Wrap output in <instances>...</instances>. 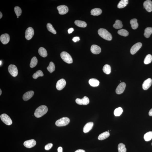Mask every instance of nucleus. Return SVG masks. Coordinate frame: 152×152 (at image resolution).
<instances>
[{
    "label": "nucleus",
    "instance_id": "nucleus-17",
    "mask_svg": "<svg viewBox=\"0 0 152 152\" xmlns=\"http://www.w3.org/2000/svg\"><path fill=\"white\" fill-rule=\"evenodd\" d=\"M91 50L92 53L94 54H98L101 52V49L98 46L93 45L91 47Z\"/></svg>",
    "mask_w": 152,
    "mask_h": 152
},
{
    "label": "nucleus",
    "instance_id": "nucleus-6",
    "mask_svg": "<svg viewBox=\"0 0 152 152\" xmlns=\"http://www.w3.org/2000/svg\"><path fill=\"white\" fill-rule=\"evenodd\" d=\"M8 70L10 74L13 76L15 77L17 76L18 70L16 65L12 64L9 65Z\"/></svg>",
    "mask_w": 152,
    "mask_h": 152
},
{
    "label": "nucleus",
    "instance_id": "nucleus-8",
    "mask_svg": "<svg viewBox=\"0 0 152 152\" xmlns=\"http://www.w3.org/2000/svg\"><path fill=\"white\" fill-rule=\"evenodd\" d=\"M76 102L78 105H86L89 103L90 101L89 98L85 96L82 99H76Z\"/></svg>",
    "mask_w": 152,
    "mask_h": 152
},
{
    "label": "nucleus",
    "instance_id": "nucleus-24",
    "mask_svg": "<svg viewBox=\"0 0 152 152\" xmlns=\"http://www.w3.org/2000/svg\"><path fill=\"white\" fill-rule=\"evenodd\" d=\"M74 23L77 26L80 27L85 28L87 26V23L83 21L76 20L75 21Z\"/></svg>",
    "mask_w": 152,
    "mask_h": 152
},
{
    "label": "nucleus",
    "instance_id": "nucleus-50",
    "mask_svg": "<svg viewBox=\"0 0 152 152\" xmlns=\"http://www.w3.org/2000/svg\"><path fill=\"white\" fill-rule=\"evenodd\" d=\"M108 132H109V131H108Z\"/></svg>",
    "mask_w": 152,
    "mask_h": 152
},
{
    "label": "nucleus",
    "instance_id": "nucleus-49",
    "mask_svg": "<svg viewBox=\"0 0 152 152\" xmlns=\"http://www.w3.org/2000/svg\"><path fill=\"white\" fill-rule=\"evenodd\" d=\"M17 18H19V17H18V16H17Z\"/></svg>",
    "mask_w": 152,
    "mask_h": 152
},
{
    "label": "nucleus",
    "instance_id": "nucleus-33",
    "mask_svg": "<svg viewBox=\"0 0 152 152\" xmlns=\"http://www.w3.org/2000/svg\"><path fill=\"white\" fill-rule=\"evenodd\" d=\"M55 67L54 63L52 62H51L47 69L49 72L52 73L55 71Z\"/></svg>",
    "mask_w": 152,
    "mask_h": 152
},
{
    "label": "nucleus",
    "instance_id": "nucleus-20",
    "mask_svg": "<svg viewBox=\"0 0 152 152\" xmlns=\"http://www.w3.org/2000/svg\"><path fill=\"white\" fill-rule=\"evenodd\" d=\"M89 83L91 86L96 87L99 85L100 82L96 79L92 78L89 80Z\"/></svg>",
    "mask_w": 152,
    "mask_h": 152
},
{
    "label": "nucleus",
    "instance_id": "nucleus-38",
    "mask_svg": "<svg viewBox=\"0 0 152 152\" xmlns=\"http://www.w3.org/2000/svg\"><path fill=\"white\" fill-rule=\"evenodd\" d=\"M118 33L120 35L124 36H127L129 34V32L124 29H121L118 31Z\"/></svg>",
    "mask_w": 152,
    "mask_h": 152
},
{
    "label": "nucleus",
    "instance_id": "nucleus-40",
    "mask_svg": "<svg viewBox=\"0 0 152 152\" xmlns=\"http://www.w3.org/2000/svg\"><path fill=\"white\" fill-rule=\"evenodd\" d=\"M53 146V144L52 143H49L45 145V150L48 151L50 149L52 148Z\"/></svg>",
    "mask_w": 152,
    "mask_h": 152
},
{
    "label": "nucleus",
    "instance_id": "nucleus-9",
    "mask_svg": "<svg viewBox=\"0 0 152 152\" xmlns=\"http://www.w3.org/2000/svg\"><path fill=\"white\" fill-rule=\"evenodd\" d=\"M66 84L65 80L63 79L58 80L56 85V89L59 91L62 90L65 86Z\"/></svg>",
    "mask_w": 152,
    "mask_h": 152
},
{
    "label": "nucleus",
    "instance_id": "nucleus-3",
    "mask_svg": "<svg viewBox=\"0 0 152 152\" xmlns=\"http://www.w3.org/2000/svg\"><path fill=\"white\" fill-rule=\"evenodd\" d=\"M70 122L69 119L67 117H64L57 121L56 125L58 127H63L68 124Z\"/></svg>",
    "mask_w": 152,
    "mask_h": 152
},
{
    "label": "nucleus",
    "instance_id": "nucleus-29",
    "mask_svg": "<svg viewBox=\"0 0 152 152\" xmlns=\"http://www.w3.org/2000/svg\"><path fill=\"white\" fill-rule=\"evenodd\" d=\"M144 138L146 142L151 140L152 139V132L150 131L146 133L144 135Z\"/></svg>",
    "mask_w": 152,
    "mask_h": 152
},
{
    "label": "nucleus",
    "instance_id": "nucleus-31",
    "mask_svg": "<svg viewBox=\"0 0 152 152\" xmlns=\"http://www.w3.org/2000/svg\"><path fill=\"white\" fill-rule=\"evenodd\" d=\"M118 150L119 152H127V149L125 147V145L122 143H120L118 144Z\"/></svg>",
    "mask_w": 152,
    "mask_h": 152
},
{
    "label": "nucleus",
    "instance_id": "nucleus-19",
    "mask_svg": "<svg viewBox=\"0 0 152 152\" xmlns=\"http://www.w3.org/2000/svg\"><path fill=\"white\" fill-rule=\"evenodd\" d=\"M94 123L92 122H89L86 124L83 128V131L85 133H87L92 129Z\"/></svg>",
    "mask_w": 152,
    "mask_h": 152
},
{
    "label": "nucleus",
    "instance_id": "nucleus-10",
    "mask_svg": "<svg viewBox=\"0 0 152 152\" xmlns=\"http://www.w3.org/2000/svg\"><path fill=\"white\" fill-rule=\"evenodd\" d=\"M142 46V44L140 42H138L135 44L132 47L130 52L133 55L138 52L140 50Z\"/></svg>",
    "mask_w": 152,
    "mask_h": 152
},
{
    "label": "nucleus",
    "instance_id": "nucleus-44",
    "mask_svg": "<svg viewBox=\"0 0 152 152\" xmlns=\"http://www.w3.org/2000/svg\"><path fill=\"white\" fill-rule=\"evenodd\" d=\"M75 152H85V151L83 150L79 149L77 150Z\"/></svg>",
    "mask_w": 152,
    "mask_h": 152
},
{
    "label": "nucleus",
    "instance_id": "nucleus-27",
    "mask_svg": "<svg viewBox=\"0 0 152 152\" xmlns=\"http://www.w3.org/2000/svg\"><path fill=\"white\" fill-rule=\"evenodd\" d=\"M137 20L133 19L131 20L130 23L131 26L132 28L133 29H135L138 28V24L137 22Z\"/></svg>",
    "mask_w": 152,
    "mask_h": 152
},
{
    "label": "nucleus",
    "instance_id": "nucleus-39",
    "mask_svg": "<svg viewBox=\"0 0 152 152\" xmlns=\"http://www.w3.org/2000/svg\"><path fill=\"white\" fill-rule=\"evenodd\" d=\"M14 11L17 16L19 17L22 13V10L20 7L18 6H16L14 7Z\"/></svg>",
    "mask_w": 152,
    "mask_h": 152
},
{
    "label": "nucleus",
    "instance_id": "nucleus-28",
    "mask_svg": "<svg viewBox=\"0 0 152 152\" xmlns=\"http://www.w3.org/2000/svg\"><path fill=\"white\" fill-rule=\"evenodd\" d=\"M113 27L116 29H118L122 28L123 27L122 21L120 20H117L115 21L114 24L113 25Z\"/></svg>",
    "mask_w": 152,
    "mask_h": 152
},
{
    "label": "nucleus",
    "instance_id": "nucleus-18",
    "mask_svg": "<svg viewBox=\"0 0 152 152\" xmlns=\"http://www.w3.org/2000/svg\"><path fill=\"white\" fill-rule=\"evenodd\" d=\"M34 92L33 91H27L23 95V99L25 101H27L31 98L33 96Z\"/></svg>",
    "mask_w": 152,
    "mask_h": 152
},
{
    "label": "nucleus",
    "instance_id": "nucleus-14",
    "mask_svg": "<svg viewBox=\"0 0 152 152\" xmlns=\"http://www.w3.org/2000/svg\"><path fill=\"white\" fill-rule=\"evenodd\" d=\"M10 37L8 34L5 33L2 35L0 37V40L3 44L6 45L10 41Z\"/></svg>",
    "mask_w": 152,
    "mask_h": 152
},
{
    "label": "nucleus",
    "instance_id": "nucleus-46",
    "mask_svg": "<svg viewBox=\"0 0 152 152\" xmlns=\"http://www.w3.org/2000/svg\"><path fill=\"white\" fill-rule=\"evenodd\" d=\"M2 17V13L0 12V18L1 19V18Z\"/></svg>",
    "mask_w": 152,
    "mask_h": 152
},
{
    "label": "nucleus",
    "instance_id": "nucleus-4",
    "mask_svg": "<svg viewBox=\"0 0 152 152\" xmlns=\"http://www.w3.org/2000/svg\"><path fill=\"white\" fill-rule=\"evenodd\" d=\"M61 57L64 61L67 63H72V59L68 53L66 52H62L60 54Z\"/></svg>",
    "mask_w": 152,
    "mask_h": 152
},
{
    "label": "nucleus",
    "instance_id": "nucleus-41",
    "mask_svg": "<svg viewBox=\"0 0 152 152\" xmlns=\"http://www.w3.org/2000/svg\"><path fill=\"white\" fill-rule=\"evenodd\" d=\"M80 40V37H75L73 38L72 39V41L75 42H76L77 41H78Z\"/></svg>",
    "mask_w": 152,
    "mask_h": 152
},
{
    "label": "nucleus",
    "instance_id": "nucleus-48",
    "mask_svg": "<svg viewBox=\"0 0 152 152\" xmlns=\"http://www.w3.org/2000/svg\"><path fill=\"white\" fill-rule=\"evenodd\" d=\"M0 66H1V65L2 64V61H0Z\"/></svg>",
    "mask_w": 152,
    "mask_h": 152
},
{
    "label": "nucleus",
    "instance_id": "nucleus-42",
    "mask_svg": "<svg viewBox=\"0 0 152 152\" xmlns=\"http://www.w3.org/2000/svg\"><path fill=\"white\" fill-rule=\"evenodd\" d=\"M74 31V29L73 28H71L68 29V32L69 34H71Z\"/></svg>",
    "mask_w": 152,
    "mask_h": 152
},
{
    "label": "nucleus",
    "instance_id": "nucleus-37",
    "mask_svg": "<svg viewBox=\"0 0 152 152\" xmlns=\"http://www.w3.org/2000/svg\"><path fill=\"white\" fill-rule=\"evenodd\" d=\"M47 29L50 32L54 34H56V30L51 24L50 23H47Z\"/></svg>",
    "mask_w": 152,
    "mask_h": 152
},
{
    "label": "nucleus",
    "instance_id": "nucleus-12",
    "mask_svg": "<svg viewBox=\"0 0 152 152\" xmlns=\"http://www.w3.org/2000/svg\"><path fill=\"white\" fill-rule=\"evenodd\" d=\"M126 86V84L124 82H122L119 84L116 89L117 94H122L124 92Z\"/></svg>",
    "mask_w": 152,
    "mask_h": 152
},
{
    "label": "nucleus",
    "instance_id": "nucleus-2",
    "mask_svg": "<svg viewBox=\"0 0 152 152\" xmlns=\"http://www.w3.org/2000/svg\"><path fill=\"white\" fill-rule=\"evenodd\" d=\"M98 33L99 35L104 39L111 41L112 39L111 34L105 29L101 28L99 29Z\"/></svg>",
    "mask_w": 152,
    "mask_h": 152
},
{
    "label": "nucleus",
    "instance_id": "nucleus-7",
    "mask_svg": "<svg viewBox=\"0 0 152 152\" xmlns=\"http://www.w3.org/2000/svg\"><path fill=\"white\" fill-rule=\"evenodd\" d=\"M34 34V29L31 27H29L25 32V37L27 40H30L32 39Z\"/></svg>",
    "mask_w": 152,
    "mask_h": 152
},
{
    "label": "nucleus",
    "instance_id": "nucleus-26",
    "mask_svg": "<svg viewBox=\"0 0 152 152\" xmlns=\"http://www.w3.org/2000/svg\"><path fill=\"white\" fill-rule=\"evenodd\" d=\"M152 33V27H147L144 30V35L146 38L150 37Z\"/></svg>",
    "mask_w": 152,
    "mask_h": 152
},
{
    "label": "nucleus",
    "instance_id": "nucleus-5",
    "mask_svg": "<svg viewBox=\"0 0 152 152\" xmlns=\"http://www.w3.org/2000/svg\"><path fill=\"white\" fill-rule=\"evenodd\" d=\"M0 118L2 121L7 125H10L12 123V121L10 116L5 113L1 115Z\"/></svg>",
    "mask_w": 152,
    "mask_h": 152
},
{
    "label": "nucleus",
    "instance_id": "nucleus-43",
    "mask_svg": "<svg viewBox=\"0 0 152 152\" xmlns=\"http://www.w3.org/2000/svg\"><path fill=\"white\" fill-rule=\"evenodd\" d=\"M58 152H63V148L61 147H59L58 149Z\"/></svg>",
    "mask_w": 152,
    "mask_h": 152
},
{
    "label": "nucleus",
    "instance_id": "nucleus-34",
    "mask_svg": "<svg viewBox=\"0 0 152 152\" xmlns=\"http://www.w3.org/2000/svg\"><path fill=\"white\" fill-rule=\"evenodd\" d=\"M152 61V56L151 54H149L146 56L144 60V63L147 65L151 63Z\"/></svg>",
    "mask_w": 152,
    "mask_h": 152
},
{
    "label": "nucleus",
    "instance_id": "nucleus-15",
    "mask_svg": "<svg viewBox=\"0 0 152 152\" xmlns=\"http://www.w3.org/2000/svg\"><path fill=\"white\" fill-rule=\"evenodd\" d=\"M143 6L146 10L149 12L152 11V2L150 0H147L144 2Z\"/></svg>",
    "mask_w": 152,
    "mask_h": 152
},
{
    "label": "nucleus",
    "instance_id": "nucleus-25",
    "mask_svg": "<svg viewBox=\"0 0 152 152\" xmlns=\"http://www.w3.org/2000/svg\"><path fill=\"white\" fill-rule=\"evenodd\" d=\"M128 2V0H122L119 2L117 7L120 9L123 8L127 5Z\"/></svg>",
    "mask_w": 152,
    "mask_h": 152
},
{
    "label": "nucleus",
    "instance_id": "nucleus-23",
    "mask_svg": "<svg viewBox=\"0 0 152 152\" xmlns=\"http://www.w3.org/2000/svg\"><path fill=\"white\" fill-rule=\"evenodd\" d=\"M38 53L40 56L44 58L46 57L47 56L46 50L43 47L40 48L38 50Z\"/></svg>",
    "mask_w": 152,
    "mask_h": 152
},
{
    "label": "nucleus",
    "instance_id": "nucleus-13",
    "mask_svg": "<svg viewBox=\"0 0 152 152\" xmlns=\"http://www.w3.org/2000/svg\"><path fill=\"white\" fill-rule=\"evenodd\" d=\"M36 142L34 139L26 141L23 143V145L26 147L28 148H32L36 145Z\"/></svg>",
    "mask_w": 152,
    "mask_h": 152
},
{
    "label": "nucleus",
    "instance_id": "nucleus-45",
    "mask_svg": "<svg viewBox=\"0 0 152 152\" xmlns=\"http://www.w3.org/2000/svg\"><path fill=\"white\" fill-rule=\"evenodd\" d=\"M149 115L150 116H152V109L149 112Z\"/></svg>",
    "mask_w": 152,
    "mask_h": 152
},
{
    "label": "nucleus",
    "instance_id": "nucleus-22",
    "mask_svg": "<svg viewBox=\"0 0 152 152\" xmlns=\"http://www.w3.org/2000/svg\"><path fill=\"white\" fill-rule=\"evenodd\" d=\"M110 135V133L109 132H105L100 134L98 137V139L99 140H103L107 138Z\"/></svg>",
    "mask_w": 152,
    "mask_h": 152
},
{
    "label": "nucleus",
    "instance_id": "nucleus-11",
    "mask_svg": "<svg viewBox=\"0 0 152 152\" xmlns=\"http://www.w3.org/2000/svg\"><path fill=\"white\" fill-rule=\"evenodd\" d=\"M59 13L61 15H64L67 14L69 11L68 7L65 5H61L57 7Z\"/></svg>",
    "mask_w": 152,
    "mask_h": 152
},
{
    "label": "nucleus",
    "instance_id": "nucleus-47",
    "mask_svg": "<svg viewBox=\"0 0 152 152\" xmlns=\"http://www.w3.org/2000/svg\"><path fill=\"white\" fill-rule=\"evenodd\" d=\"M2 93V91L1 89H0V95H1Z\"/></svg>",
    "mask_w": 152,
    "mask_h": 152
},
{
    "label": "nucleus",
    "instance_id": "nucleus-36",
    "mask_svg": "<svg viewBox=\"0 0 152 152\" xmlns=\"http://www.w3.org/2000/svg\"><path fill=\"white\" fill-rule=\"evenodd\" d=\"M44 76V74L42 71L41 70H39L36 71V72L34 73L33 75V78L34 79H36L39 77H42Z\"/></svg>",
    "mask_w": 152,
    "mask_h": 152
},
{
    "label": "nucleus",
    "instance_id": "nucleus-21",
    "mask_svg": "<svg viewBox=\"0 0 152 152\" xmlns=\"http://www.w3.org/2000/svg\"><path fill=\"white\" fill-rule=\"evenodd\" d=\"M102 13V10L99 8H95L91 11V14L94 16L100 15Z\"/></svg>",
    "mask_w": 152,
    "mask_h": 152
},
{
    "label": "nucleus",
    "instance_id": "nucleus-30",
    "mask_svg": "<svg viewBox=\"0 0 152 152\" xmlns=\"http://www.w3.org/2000/svg\"><path fill=\"white\" fill-rule=\"evenodd\" d=\"M102 70H103V72L106 74H109L111 72V66L109 65H105L104 66Z\"/></svg>",
    "mask_w": 152,
    "mask_h": 152
},
{
    "label": "nucleus",
    "instance_id": "nucleus-32",
    "mask_svg": "<svg viewBox=\"0 0 152 152\" xmlns=\"http://www.w3.org/2000/svg\"><path fill=\"white\" fill-rule=\"evenodd\" d=\"M38 63V60L36 57H34L32 59L30 63V67L33 68L36 66Z\"/></svg>",
    "mask_w": 152,
    "mask_h": 152
},
{
    "label": "nucleus",
    "instance_id": "nucleus-16",
    "mask_svg": "<svg viewBox=\"0 0 152 152\" xmlns=\"http://www.w3.org/2000/svg\"><path fill=\"white\" fill-rule=\"evenodd\" d=\"M152 83V80L151 78L146 80L142 84V88L144 90H147L151 87Z\"/></svg>",
    "mask_w": 152,
    "mask_h": 152
},
{
    "label": "nucleus",
    "instance_id": "nucleus-1",
    "mask_svg": "<svg viewBox=\"0 0 152 152\" xmlns=\"http://www.w3.org/2000/svg\"><path fill=\"white\" fill-rule=\"evenodd\" d=\"M48 109L46 106H40L35 111L34 115L36 118H40L47 113Z\"/></svg>",
    "mask_w": 152,
    "mask_h": 152
},
{
    "label": "nucleus",
    "instance_id": "nucleus-35",
    "mask_svg": "<svg viewBox=\"0 0 152 152\" xmlns=\"http://www.w3.org/2000/svg\"><path fill=\"white\" fill-rule=\"evenodd\" d=\"M123 112V110L121 107L117 108L115 110L114 114L115 116H120Z\"/></svg>",
    "mask_w": 152,
    "mask_h": 152
},
{
    "label": "nucleus",
    "instance_id": "nucleus-51",
    "mask_svg": "<svg viewBox=\"0 0 152 152\" xmlns=\"http://www.w3.org/2000/svg\"></svg>",
    "mask_w": 152,
    "mask_h": 152
}]
</instances>
